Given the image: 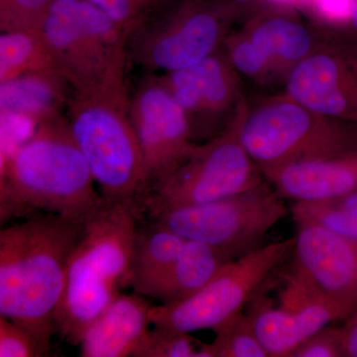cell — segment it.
<instances>
[{
  "label": "cell",
  "instance_id": "obj_1",
  "mask_svg": "<svg viewBox=\"0 0 357 357\" xmlns=\"http://www.w3.org/2000/svg\"><path fill=\"white\" fill-rule=\"evenodd\" d=\"M84 223L37 213L0 231V316L27 331L43 356L56 332L68 260Z\"/></svg>",
  "mask_w": 357,
  "mask_h": 357
},
{
  "label": "cell",
  "instance_id": "obj_2",
  "mask_svg": "<svg viewBox=\"0 0 357 357\" xmlns=\"http://www.w3.org/2000/svg\"><path fill=\"white\" fill-rule=\"evenodd\" d=\"M95 183L69 121L60 115L41 122L1 156L0 222L48 213L86 222L107 203Z\"/></svg>",
  "mask_w": 357,
  "mask_h": 357
},
{
  "label": "cell",
  "instance_id": "obj_3",
  "mask_svg": "<svg viewBox=\"0 0 357 357\" xmlns=\"http://www.w3.org/2000/svg\"><path fill=\"white\" fill-rule=\"evenodd\" d=\"M140 217L135 204L107 202L84 223L70 253L56 332L79 345L91 325L121 294L132 287L134 241Z\"/></svg>",
  "mask_w": 357,
  "mask_h": 357
},
{
  "label": "cell",
  "instance_id": "obj_4",
  "mask_svg": "<svg viewBox=\"0 0 357 357\" xmlns=\"http://www.w3.org/2000/svg\"><path fill=\"white\" fill-rule=\"evenodd\" d=\"M73 91L129 103V32L86 0H54L41 28Z\"/></svg>",
  "mask_w": 357,
  "mask_h": 357
},
{
  "label": "cell",
  "instance_id": "obj_5",
  "mask_svg": "<svg viewBox=\"0 0 357 357\" xmlns=\"http://www.w3.org/2000/svg\"><path fill=\"white\" fill-rule=\"evenodd\" d=\"M241 135L261 171L357 153V124L319 114L284 93L248 102Z\"/></svg>",
  "mask_w": 357,
  "mask_h": 357
},
{
  "label": "cell",
  "instance_id": "obj_6",
  "mask_svg": "<svg viewBox=\"0 0 357 357\" xmlns=\"http://www.w3.org/2000/svg\"><path fill=\"white\" fill-rule=\"evenodd\" d=\"M68 121L102 196L109 203H139L145 164L129 103L73 91Z\"/></svg>",
  "mask_w": 357,
  "mask_h": 357
},
{
  "label": "cell",
  "instance_id": "obj_7",
  "mask_svg": "<svg viewBox=\"0 0 357 357\" xmlns=\"http://www.w3.org/2000/svg\"><path fill=\"white\" fill-rule=\"evenodd\" d=\"M246 107L245 100L222 133L197 144L180 166L147 192L138 204L140 220L217 201L264 182L261 169L249 156L241 141Z\"/></svg>",
  "mask_w": 357,
  "mask_h": 357
},
{
  "label": "cell",
  "instance_id": "obj_8",
  "mask_svg": "<svg viewBox=\"0 0 357 357\" xmlns=\"http://www.w3.org/2000/svg\"><path fill=\"white\" fill-rule=\"evenodd\" d=\"M236 20L213 0H161L129 33V61L164 73L198 64L222 48Z\"/></svg>",
  "mask_w": 357,
  "mask_h": 357
},
{
  "label": "cell",
  "instance_id": "obj_9",
  "mask_svg": "<svg viewBox=\"0 0 357 357\" xmlns=\"http://www.w3.org/2000/svg\"><path fill=\"white\" fill-rule=\"evenodd\" d=\"M287 213L284 199L265 178L246 191L145 220L185 241L208 244L237 259L261 248L268 232Z\"/></svg>",
  "mask_w": 357,
  "mask_h": 357
},
{
  "label": "cell",
  "instance_id": "obj_10",
  "mask_svg": "<svg viewBox=\"0 0 357 357\" xmlns=\"http://www.w3.org/2000/svg\"><path fill=\"white\" fill-rule=\"evenodd\" d=\"M294 248L295 237L267 244L232 260L187 299L152 306L150 325L185 333L213 330L243 311L270 274L294 252Z\"/></svg>",
  "mask_w": 357,
  "mask_h": 357
},
{
  "label": "cell",
  "instance_id": "obj_11",
  "mask_svg": "<svg viewBox=\"0 0 357 357\" xmlns=\"http://www.w3.org/2000/svg\"><path fill=\"white\" fill-rule=\"evenodd\" d=\"M158 77L187 115L196 144L222 133L246 100L241 91V75L232 67L222 47L198 64Z\"/></svg>",
  "mask_w": 357,
  "mask_h": 357
},
{
  "label": "cell",
  "instance_id": "obj_12",
  "mask_svg": "<svg viewBox=\"0 0 357 357\" xmlns=\"http://www.w3.org/2000/svg\"><path fill=\"white\" fill-rule=\"evenodd\" d=\"M129 117L144 157V191L139 204L154 185L188 158L197 144L187 115L158 76H148L141 82L129 100Z\"/></svg>",
  "mask_w": 357,
  "mask_h": 357
},
{
  "label": "cell",
  "instance_id": "obj_13",
  "mask_svg": "<svg viewBox=\"0 0 357 357\" xmlns=\"http://www.w3.org/2000/svg\"><path fill=\"white\" fill-rule=\"evenodd\" d=\"M284 93L307 107L357 124V39L330 31L284 81Z\"/></svg>",
  "mask_w": 357,
  "mask_h": 357
},
{
  "label": "cell",
  "instance_id": "obj_14",
  "mask_svg": "<svg viewBox=\"0 0 357 357\" xmlns=\"http://www.w3.org/2000/svg\"><path fill=\"white\" fill-rule=\"evenodd\" d=\"M249 44L267 84L283 79L323 43L332 30L310 24L297 9L266 6L244 21Z\"/></svg>",
  "mask_w": 357,
  "mask_h": 357
},
{
  "label": "cell",
  "instance_id": "obj_15",
  "mask_svg": "<svg viewBox=\"0 0 357 357\" xmlns=\"http://www.w3.org/2000/svg\"><path fill=\"white\" fill-rule=\"evenodd\" d=\"M296 225L294 261L328 295L357 302V239L314 223Z\"/></svg>",
  "mask_w": 357,
  "mask_h": 357
},
{
  "label": "cell",
  "instance_id": "obj_16",
  "mask_svg": "<svg viewBox=\"0 0 357 357\" xmlns=\"http://www.w3.org/2000/svg\"><path fill=\"white\" fill-rule=\"evenodd\" d=\"M284 199L319 201L357 191V153L262 170Z\"/></svg>",
  "mask_w": 357,
  "mask_h": 357
},
{
  "label": "cell",
  "instance_id": "obj_17",
  "mask_svg": "<svg viewBox=\"0 0 357 357\" xmlns=\"http://www.w3.org/2000/svg\"><path fill=\"white\" fill-rule=\"evenodd\" d=\"M151 305L144 296L121 294L89 328L82 340L81 356H131L150 325Z\"/></svg>",
  "mask_w": 357,
  "mask_h": 357
},
{
  "label": "cell",
  "instance_id": "obj_18",
  "mask_svg": "<svg viewBox=\"0 0 357 357\" xmlns=\"http://www.w3.org/2000/svg\"><path fill=\"white\" fill-rule=\"evenodd\" d=\"M281 274L278 307L296 319L305 340L357 309V302L326 293L294 260Z\"/></svg>",
  "mask_w": 357,
  "mask_h": 357
},
{
  "label": "cell",
  "instance_id": "obj_19",
  "mask_svg": "<svg viewBox=\"0 0 357 357\" xmlns=\"http://www.w3.org/2000/svg\"><path fill=\"white\" fill-rule=\"evenodd\" d=\"M73 93L60 70L27 75L0 84L1 116H18L35 123L60 116Z\"/></svg>",
  "mask_w": 357,
  "mask_h": 357
},
{
  "label": "cell",
  "instance_id": "obj_20",
  "mask_svg": "<svg viewBox=\"0 0 357 357\" xmlns=\"http://www.w3.org/2000/svg\"><path fill=\"white\" fill-rule=\"evenodd\" d=\"M232 260L236 259L220 249L199 241H185L177 259L148 297L162 304L187 299L213 280Z\"/></svg>",
  "mask_w": 357,
  "mask_h": 357
},
{
  "label": "cell",
  "instance_id": "obj_21",
  "mask_svg": "<svg viewBox=\"0 0 357 357\" xmlns=\"http://www.w3.org/2000/svg\"><path fill=\"white\" fill-rule=\"evenodd\" d=\"M185 243L183 237L148 222L137 227L132 257L134 292L148 297L177 259Z\"/></svg>",
  "mask_w": 357,
  "mask_h": 357
},
{
  "label": "cell",
  "instance_id": "obj_22",
  "mask_svg": "<svg viewBox=\"0 0 357 357\" xmlns=\"http://www.w3.org/2000/svg\"><path fill=\"white\" fill-rule=\"evenodd\" d=\"M53 70L60 69L42 30L1 32L0 84Z\"/></svg>",
  "mask_w": 357,
  "mask_h": 357
},
{
  "label": "cell",
  "instance_id": "obj_23",
  "mask_svg": "<svg viewBox=\"0 0 357 357\" xmlns=\"http://www.w3.org/2000/svg\"><path fill=\"white\" fill-rule=\"evenodd\" d=\"M256 335L269 357H290L294 349L305 340L295 319L270 301H256L248 312Z\"/></svg>",
  "mask_w": 357,
  "mask_h": 357
},
{
  "label": "cell",
  "instance_id": "obj_24",
  "mask_svg": "<svg viewBox=\"0 0 357 357\" xmlns=\"http://www.w3.org/2000/svg\"><path fill=\"white\" fill-rule=\"evenodd\" d=\"M295 222L319 225L340 236L357 239V191L319 201L293 202Z\"/></svg>",
  "mask_w": 357,
  "mask_h": 357
},
{
  "label": "cell",
  "instance_id": "obj_25",
  "mask_svg": "<svg viewBox=\"0 0 357 357\" xmlns=\"http://www.w3.org/2000/svg\"><path fill=\"white\" fill-rule=\"evenodd\" d=\"M213 331L215 338L204 344L202 357H269L248 312H238Z\"/></svg>",
  "mask_w": 357,
  "mask_h": 357
},
{
  "label": "cell",
  "instance_id": "obj_26",
  "mask_svg": "<svg viewBox=\"0 0 357 357\" xmlns=\"http://www.w3.org/2000/svg\"><path fill=\"white\" fill-rule=\"evenodd\" d=\"M204 342L189 333L155 328L148 330L133 357H202Z\"/></svg>",
  "mask_w": 357,
  "mask_h": 357
},
{
  "label": "cell",
  "instance_id": "obj_27",
  "mask_svg": "<svg viewBox=\"0 0 357 357\" xmlns=\"http://www.w3.org/2000/svg\"><path fill=\"white\" fill-rule=\"evenodd\" d=\"M54 0H0L1 32L41 30Z\"/></svg>",
  "mask_w": 357,
  "mask_h": 357
},
{
  "label": "cell",
  "instance_id": "obj_28",
  "mask_svg": "<svg viewBox=\"0 0 357 357\" xmlns=\"http://www.w3.org/2000/svg\"><path fill=\"white\" fill-rule=\"evenodd\" d=\"M354 4V0H305L301 9L319 27L344 31V28L351 27Z\"/></svg>",
  "mask_w": 357,
  "mask_h": 357
},
{
  "label": "cell",
  "instance_id": "obj_29",
  "mask_svg": "<svg viewBox=\"0 0 357 357\" xmlns=\"http://www.w3.org/2000/svg\"><path fill=\"white\" fill-rule=\"evenodd\" d=\"M0 356H43L35 338L17 324L0 316Z\"/></svg>",
  "mask_w": 357,
  "mask_h": 357
},
{
  "label": "cell",
  "instance_id": "obj_30",
  "mask_svg": "<svg viewBox=\"0 0 357 357\" xmlns=\"http://www.w3.org/2000/svg\"><path fill=\"white\" fill-rule=\"evenodd\" d=\"M290 357H345L340 326H326L312 333Z\"/></svg>",
  "mask_w": 357,
  "mask_h": 357
},
{
  "label": "cell",
  "instance_id": "obj_31",
  "mask_svg": "<svg viewBox=\"0 0 357 357\" xmlns=\"http://www.w3.org/2000/svg\"><path fill=\"white\" fill-rule=\"evenodd\" d=\"M98 7L130 33L161 0H86Z\"/></svg>",
  "mask_w": 357,
  "mask_h": 357
},
{
  "label": "cell",
  "instance_id": "obj_32",
  "mask_svg": "<svg viewBox=\"0 0 357 357\" xmlns=\"http://www.w3.org/2000/svg\"><path fill=\"white\" fill-rule=\"evenodd\" d=\"M340 326L345 357H357V309Z\"/></svg>",
  "mask_w": 357,
  "mask_h": 357
},
{
  "label": "cell",
  "instance_id": "obj_33",
  "mask_svg": "<svg viewBox=\"0 0 357 357\" xmlns=\"http://www.w3.org/2000/svg\"><path fill=\"white\" fill-rule=\"evenodd\" d=\"M213 1L232 11L236 14L237 20L243 17L248 20L263 7L266 6L263 3L262 0H213Z\"/></svg>",
  "mask_w": 357,
  "mask_h": 357
},
{
  "label": "cell",
  "instance_id": "obj_34",
  "mask_svg": "<svg viewBox=\"0 0 357 357\" xmlns=\"http://www.w3.org/2000/svg\"><path fill=\"white\" fill-rule=\"evenodd\" d=\"M265 6L289 7V8L301 9L305 0H262Z\"/></svg>",
  "mask_w": 357,
  "mask_h": 357
},
{
  "label": "cell",
  "instance_id": "obj_35",
  "mask_svg": "<svg viewBox=\"0 0 357 357\" xmlns=\"http://www.w3.org/2000/svg\"><path fill=\"white\" fill-rule=\"evenodd\" d=\"M351 28L352 34L357 39V0H354V9H352Z\"/></svg>",
  "mask_w": 357,
  "mask_h": 357
}]
</instances>
